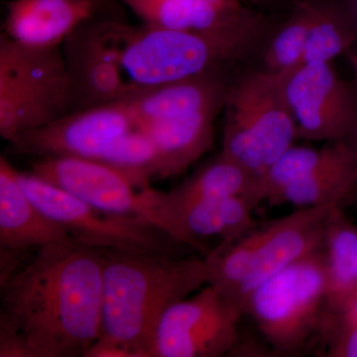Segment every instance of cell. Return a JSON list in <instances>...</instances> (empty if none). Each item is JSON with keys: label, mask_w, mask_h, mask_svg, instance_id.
I'll list each match as a JSON object with an SVG mask.
<instances>
[{"label": "cell", "mask_w": 357, "mask_h": 357, "mask_svg": "<svg viewBox=\"0 0 357 357\" xmlns=\"http://www.w3.org/2000/svg\"><path fill=\"white\" fill-rule=\"evenodd\" d=\"M351 154V150L344 141L332 142L321 149L292 145L256 178L250 201L255 208L265 201L271 203L289 185L337 163Z\"/></svg>", "instance_id": "cell-22"}, {"label": "cell", "mask_w": 357, "mask_h": 357, "mask_svg": "<svg viewBox=\"0 0 357 357\" xmlns=\"http://www.w3.org/2000/svg\"><path fill=\"white\" fill-rule=\"evenodd\" d=\"M260 26L255 14L236 24L204 31L128 26L121 48L122 70L129 83L139 88L218 74L220 66L248 50Z\"/></svg>", "instance_id": "cell-4"}, {"label": "cell", "mask_w": 357, "mask_h": 357, "mask_svg": "<svg viewBox=\"0 0 357 357\" xmlns=\"http://www.w3.org/2000/svg\"><path fill=\"white\" fill-rule=\"evenodd\" d=\"M105 253L44 246L1 285L0 357H86L102 333Z\"/></svg>", "instance_id": "cell-1"}, {"label": "cell", "mask_w": 357, "mask_h": 357, "mask_svg": "<svg viewBox=\"0 0 357 357\" xmlns=\"http://www.w3.org/2000/svg\"><path fill=\"white\" fill-rule=\"evenodd\" d=\"M249 1L252 2V3L257 4V6H261V4L267 3L269 0H249Z\"/></svg>", "instance_id": "cell-32"}, {"label": "cell", "mask_w": 357, "mask_h": 357, "mask_svg": "<svg viewBox=\"0 0 357 357\" xmlns=\"http://www.w3.org/2000/svg\"><path fill=\"white\" fill-rule=\"evenodd\" d=\"M31 173L98 210L143 218L163 231L156 190L138 189L102 162L77 157L40 158Z\"/></svg>", "instance_id": "cell-12"}, {"label": "cell", "mask_w": 357, "mask_h": 357, "mask_svg": "<svg viewBox=\"0 0 357 357\" xmlns=\"http://www.w3.org/2000/svg\"><path fill=\"white\" fill-rule=\"evenodd\" d=\"M279 76L297 138L345 140L356 119L357 103L332 63H304Z\"/></svg>", "instance_id": "cell-11"}, {"label": "cell", "mask_w": 357, "mask_h": 357, "mask_svg": "<svg viewBox=\"0 0 357 357\" xmlns=\"http://www.w3.org/2000/svg\"><path fill=\"white\" fill-rule=\"evenodd\" d=\"M18 180L47 217L84 245L100 250L168 252V243L174 241L146 220L98 210L31 172H18Z\"/></svg>", "instance_id": "cell-8"}, {"label": "cell", "mask_w": 357, "mask_h": 357, "mask_svg": "<svg viewBox=\"0 0 357 357\" xmlns=\"http://www.w3.org/2000/svg\"><path fill=\"white\" fill-rule=\"evenodd\" d=\"M102 10L93 0H10L2 33L29 46H62L70 33Z\"/></svg>", "instance_id": "cell-15"}, {"label": "cell", "mask_w": 357, "mask_h": 357, "mask_svg": "<svg viewBox=\"0 0 357 357\" xmlns=\"http://www.w3.org/2000/svg\"><path fill=\"white\" fill-rule=\"evenodd\" d=\"M326 356L357 357V324L326 328Z\"/></svg>", "instance_id": "cell-27"}, {"label": "cell", "mask_w": 357, "mask_h": 357, "mask_svg": "<svg viewBox=\"0 0 357 357\" xmlns=\"http://www.w3.org/2000/svg\"><path fill=\"white\" fill-rule=\"evenodd\" d=\"M103 253L102 333L86 357H150L155 328L166 310L208 284L206 258Z\"/></svg>", "instance_id": "cell-2"}, {"label": "cell", "mask_w": 357, "mask_h": 357, "mask_svg": "<svg viewBox=\"0 0 357 357\" xmlns=\"http://www.w3.org/2000/svg\"><path fill=\"white\" fill-rule=\"evenodd\" d=\"M146 25L178 31H204L234 25L252 13L222 8L203 0H119Z\"/></svg>", "instance_id": "cell-21"}, {"label": "cell", "mask_w": 357, "mask_h": 357, "mask_svg": "<svg viewBox=\"0 0 357 357\" xmlns=\"http://www.w3.org/2000/svg\"><path fill=\"white\" fill-rule=\"evenodd\" d=\"M222 8L231 9V10H239L245 8L243 6V0H203Z\"/></svg>", "instance_id": "cell-29"}, {"label": "cell", "mask_w": 357, "mask_h": 357, "mask_svg": "<svg viewBox=\"0 0 357 357\" xmlns=\"http://www.w3.org/2000/svg\"><path fill=\"white\" fill-rule=\"evenodd\" d=\"M352 40L354 35L337 11L333 7L319 4L301 64L332 63L333 59L349 48Z\"/></svg>", "instance_id": "cell-26"}, {"label": "cell", "mask_w": 357, "mask_h": 357, "mask_svg": "<svg viewBox=\"0 0 357 357\" xmlns=\"http://www.w3.org/2000/svg\"><path fill=\"white\" fill-rule=\"evenodd\" d=\"M323 246L284 268L249 296L245 312L275 351L291 354L319 330L326 314Z\"/></svg>", "instance_id": "cell-7"}, {"label": "cell", "mask_w": 357, "mask_h": 357, "mask_svg": "<svg viewBox=\"0 0 357 357\" xmlns=\"http://www.w3.org/2000/svg\"><path fill=\"white\" fill-rule=\"evenodd\" d=\"M126 26L115 20L91 18L63 42L70 112L121 102L135 88L122 77L121 48Z\"/></svg>", "instance_id": "cell-9"}, {"label": "cell", "mask_w": 357, "mask_h": 357, "mask_svg": "<svg viewBox=\"0 0 357 357\" xmlns=\"http://www.w3.org/2000/svg\"><path fill=\"white\" fill-rule=\"evenodd\" d=\"M222 156L259 177L297 139L280 76L253 73L229 88Z\"/></svg>", "instance_id": "cell-6"}, {"label": "cell", "mask_w": 357, "mask_h": 357, "mask_svg": "<svg viewBox=\"0 0 357 357\" xmlns=\"http://www.w3.org/2000/svg\"><path fill=\"white\" fill-rule=\"evenodd\" d=\"M96 160L119 171L140 190L149 188L150 180L156 178V148L139 128L115 138Z\"/></svg>", "instance_id": "cell-24"}, {"label": "cell", "mask_w": 357, "mask_h": 357, "mask_svg": "<svg viewBox=\"0 0 357 357\" xmlns=\"http://www.w3.org/2000/svg\"><path fill=\"white\" fill-rule=\"evenodd\" d=\"M93 1L96 2V3L100 4V6H102L103 8L107 9V6H109V2H112V0H93Z\"/></svg>", "instance_id": "cell-31"}, {"label": "cell", "mask_w": 357, "mask_h": 357, "mask_svg": "<svg viewBox=\"0 0 357 357\" xmlns=\"http://www.w3.org/2000/svg\"><path fill=\"white\" fill-rule=\"evenodd\" d=\"M227 91L229 86L220 74H208L148 88L135 86L119 102L128 110L137 128L204 110L220 109Z\"/></svg>", "instance_id": "cell-14"}, {"label": "cell", "mask_w": 357, "mask_h": 357, "mask_svg": "<svg viewBox=\"0 0 357 357\" xmlns=\"http://www.w3.org/2000/svg\"><path fill=\"white\" fill-rule=\"evenodd\" d=\"M344 142L347 143V146L349 147V149L351 150L352 153L357 159V115L354 126H352L349 135L345 138Z\"/></svg>", "instance_id": "cell-30"}, {"label": "cell", "mask_w": 357, "mask_h": 357, "mask_svg": "<svg viewBox=\"0 0 357 357\" xmlns=\"http://www.w3.org/2000/svg\"><path fill=\"white\" fill-rule=\"evenodd\" d=\"M241 314L208 284L166 310L155 328L150 357H217L236 347Z\"/></svg>", "instance_id": "cell-10"}, {"label": "cell", "mask_w": 357, "mask_h": 357, "mask_svg": "<svg viewBox=\"0 0 357 357\" xmlns=\"http://www.w3.org/2000/svg\"><path fill=\"white\" fill-rule=\"evenodd\" d=\"M357 324V287L349 299L345 301L340 311L335 314H326L324 319V328H332V326H344L356 325Z\"/></svg>", "instance_id": "cell-28"}, {"label": "cell", "mask_w": 357, "mask_h": 357, "mask_svg": "<svg viewBox=\"0 0 357 357\" xmlns=\"http://www.w3.org/2000/svg\"><path fill=\"white\" fill-rule=\"evenodd\" d=\"M255 182V175L236 162L220 155L217 160L204 166L172 191L160 192V203L169 236L175 241L172 223L174 211L204 199L230 196H246L250 199Z\"/></svg>", "instance_id": "cell-19"}, {"label": "cell", "mask_w": 357, "mask_h": 357, "mask_svg": "<svg viewBox=\"0 0 357 357\" xmlns=\"http://www.w3.org/2000/svg\"><path fill=\"white\" fill-rule=\"evenodd\" d=\"M220 110H204L136 128L156 148V178L180 175L213 147V126Z\"/></svg>", "instance_id": "cell-18"}, {"label": "cell", "mask_w": 357, "mask_h": 357, "mask_svg": "<svg viewBox=\"0 0 357 357\" xmlns=\"http://www.w3.org/2000/svg\"><path fill=\"white\" fill-rule=\"evenodd\" d=\"M340 204L298 208L285 217L256 227L231 244H220L206 260L208 284L243 316L249 296L284 268L323 246L325 222Z\"/></svg>", "instance_id": "cell-3"}, {"label": "cell", "mask_w": 357, "mask_h": 357, "mask_svg": "<svg viewBox=\"0 0 357 357\" xmlns=\"http://www.w3.org/2000/svg\"><path fill=\"white\" fill-rule=\"evenodd\" d=\"M255 206L246 196L204 199L187 204L172 213L176 243L206 251L202 238L218 237L231 244L255 230ZM208 253V251H206Z\"/></svg>", "instance_id": "cell-17"}, {"label": "cell", "mask_w": 357, "mask_h": 357, "mask_svg": "<svg viewBox=\"0 0 357 357\" xmlns=\"http://www.w3.org/2000/svg\"><path fill=\"white\" fill-rule=\"evenodd\" d=\"M72 238L65 229L40 210L18 180V171L0 157V249L24 255Z\"/></svg>", "instance_id": "cell-16"}, {"label": "cell", "mask_w": 357, "mask_h": 357, "mask_svg": "<svg viewBox=\"0 0 357 357\" xmlns=\"http://www.w3.org/2000/svg\"><path fill=\"white\" fill-rule=\"evenodd\" d=\"M323 251L326 276V312L335 314L357 287V225L337 206L326 217Z\"/></svg>", "instance_id": "cell-20"}, {"label": "cell", "mask_w": 357, "mask_h": 357, "mask_svg": "<svg viewBox=\"0 0 357 357\" xmlns=\"http://www.w3.org/2000/svg\"><path fill=\"white\" fill-rule=\"evenodd\" d=\"M70 112L62 46L37 47L0 35V135L9 141Z\"/></svg>", "instance_id": "cell-5"}, {"label": "cell", "mask_w": 357, "mask_h": 357, "mask_svg": "<svg viewBox=\"0 0 357 357\" xmlns=\"http://www.w3.org/2000/svg\"><path fill=\"white\" fill-rule=\"evenodd\" d=\"M319 4L314 1L298 4L290 20L268 47L265 56L268 72L283 75L301 64Z\"/></svg>", "instance_id": "cell-25"}, {"label": "cell", "mask_w": 357, "mask_h": 357, "mask_svg": "<svg viewBox=\"0 0 357 357\" xmlns=\"http://www.w3.org/2000/svg\"><path fill=\"white\" fill-rule=\"evenodd\" d=\"M134 128L128 110L116 102L68 112L46 126L17 134L8 142L18 154L96 160L112 140Z\"/></svg>", "instance_id": "cell-13"}, {"label": "cell", "mask_w": 357, "mask_h": 357, "mask_svg": "<svg viewBox=\"0 0 357 357\" xmlns=\"http://www.w3.org/2000/svg\"><path fill=\"white\" fill-rule=\"evenodd\" d=\"M356 197L357 159L351 152L342 161L289 185L270 204H290L297 208L344 206Z\"/></svg>", "instance_id": "cell-23"}]
</instances>
